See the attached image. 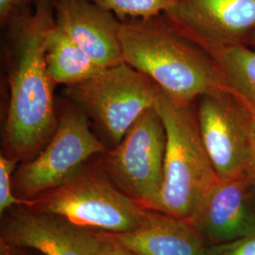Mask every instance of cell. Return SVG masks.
Returning a JSON list of instances; mask_svg holds the SVG:
<instances>
[{"label":"cell","instance_id":"obj_9","mask_svg":"<svg viewBox=\"0 0 255 255\" xmlns=\"http://www.w3.org/2000/svg\"><path fill=\"white\" fill-rule=\"evenodd\" d=\"M1 219L0 241L10 246L33 250L42 255H101V231L79 226L27 205L9 209Z\"/></svg>","mask_w":255,"mask_h":255},{"label":"cell","instance_id":"obj_14","mask_svg":"<svg viewBox=\"0 0 255 255\" xmlns=\"http://www.w3.org/2000/svg\"><path fill=\"white\" fill-rule=\"evenodd\" d=\"M46 64L52 81L64 86L84 82L103 69L56 21L46 37Z\"/></svg>","mask_w":255,"mask_h":255},{"label":"cell","instance_id":"obj_2","mask_svg":"<svg viewBox=\"0 0 255 255\" xmlns=\"http://www.w3.org/2000/svg\"><path fill=\"white\" fill-rule=\"evenodd\" d=\"M119 38L123 61L174 101L194 103L225 89L213 57L164 13L121 22Z\"/></svg>","mask_w":255,"mask_h":255},{"label":"cell","instance_id":"obj_3","mask_svg":"<svg viewBox=\"0 0 255 255\" xmlns=\"http://www.w3.org/2000/svg\"><path fill=\"white\" fill-rule=\"evenodd\" d=\"M156 109L166 131L164 182L158 211L189 219L201 194L219 176L201 140L195 102H178L161 91Z\"/></svg>","mask_w":255,"mask_h":255},{"label":"cell","instance_id":"obj_23","mask_svg":"<svg viewBox=\"0 0 255 255\" xmlns=\"http://www.w3.org/2000/svg\"><path fill=\"white\" fill-rule=\"evenodd\" d=\"M245 45L252 46V47H255V31L251 35V37L248 39V41H247Z\"/></svg>","mask_w":255,"mask_h":255},{"label":"cell","instance_id":"obj_6","mask_svg":"<svg viewBox=\"0 0 255 255\" xmlns=\"http://www.w3.org/2000/svg\"><path fill=\"white\" fill-rule=\"evenodd\" d=\"M53 136L32 160L21 163L12 175L14 195L29 201L51 191L78 172L95 156L108 147L97 136L91 121L74 104L58 114Z\"/></svg>","mask_w":255,"mask_h":255},{"label":"cell","instance_id":"obj_18","mask_svg":"<svg viewBox=\"0 0 255 255\" xmlns=\"http://www.w3.org/2000/svg\"><path fill=\"white\" fill-rule=\"evenodd\" d=\"M205 255H255V233L235 241L211 245Z\"/></svg>","mask_w":255,"mask_h":255},{"label":"cell","instance_id":"obj_17","mask_svg":"<svg viewBox=\"0 0 255 255\" xmlns=\"http://www.w3.org/2000/svg\"><path fill=\"white\" fill-rule=\"evenodd\" d=\"M18 162L4 154L0 155V215L3 216L7 211L21 205H29L30 201L17 198L12 190V175Z\"/></svg>","mask_w":255,"mask_h":255},{"label":"cell","instance_id":"obj_24","mask_svg":"<svg viewBox=\"0 0 255 255\" xmlns=\"http://www.w3.org/2000/svg\"><path fill=\"white\" fill-rule=\"evenodd\" d=\"M35 1H37V0H26V5H27V6H30V5H32Z\"/></svg>","mask_w":255,"mask_h":255},{"label":"cell","instance_id":"obj_13","mask_svg":"<svg viewBox=\"0 0 255 255\" xmlns=\"http://www.w3.org/2000/svg\"><path fill=\"white\" fill-rule=\"evenodd\" d=\"M106 234L140 255H205L210 246L190 219L156 210H148L146 219L134 231Z\"/></svg>","mask_w":255,"mask_h":255},{"label":"cell","instance_id":"obj_1","mask_svg":"<svg viewBox=\"0 0 255 255\" xmlns=\"http://www.w3.org/2000/svg\"><path fill=\"white\" fill-rule=\"evenodd\" d=\"M55 19L54 0H37L7 24L9 101L2 154L28 162L46 146L59 124L57 85L46 64V41Z\"/></svg>","mask_w":255,"mask_h":255},{"label":"cell","instance_id":"obj_20","mask_svg":"<svg viewBox=\"0 0 255 255\" xmlns=\"http://www.w3.org/2000/svg\"><path fill=\"white\" fill-rule=\"evenodd\" d=\"M103 236V243L100 255H140L128 250L126 247L120 245L117 241L105 233L101 232Z\"/></svg>","mask_w":255,"mask_h":255},{"label":"cell","instance_id":"obj_8","mask_svg":"<svg viewBox=\"0 0 255 255\" xmlns=\"http://www.w3.org/2000/svg\"><path fill=\"white\" fill-rule=\"evenodd\" d=\"M201 140L220 178L248 172L255 115L226 89L195 101Z\"/></svg>","mask_w":255,"mask_h":255},{"label":"cell","instance_id":"obj_15","mask_svg":"<svg viewBox=\"0 0 255 255\" xmlns=\"http://www.w3.org/2000/svg\"><path fill=\"white\" fill-rule=\"evenodd\" d=\"M218 65L223 86L255 116V48L247 45L210 51Z\"/></svg>","mask_w":255,"mask_h":255},{"label":"cell","instance_id":"obj_22","mask_svg":"<svg viewBox=\"0 0 255 255\" xmlns=\"http://www.w3.org/2000/svg\"><path fill=\"white\" fill-rule=\"evenodd\" d=\"M248 175L250 180L255 188V116L254 121V132H253V142H252V153H251V161L248 169Z\"/></svg>","mask_w":255,"mask_h":255},{"label":"cell","instance_id":"obj_11","mask_svg":"<svg viewBox=\"0 0 255 255\" xmlns=\"http://www.w3.org/2000/svg\"><path fill=\"white\" fill-rule=\"evenodd\" d=\"M189 219L210 246L255 233V191L248 172L218 177L201 194Z\"/></svg>","mask_w":255,"mask_h":255},{"label":"cell","instance_id":"obj_4","mask_svg":"<svg viewBox=\"0 0 255 255\" xmlns=\"http://www.w3.org/2000/svg\"><path fill=\"white\" fill-rule=\"evenodd\" d=\"M29 201L32 209L109 234L136 230L149 210L119 190L98 161L84 164L64 183Z\"/></svg>","mask_w":255,"mask_h":255},{"label":"cell","instance_id":"obj_5","mask_svg":"<svg viewBox=\"0 0 255 255\" xmlns=\"http://www.w3.org/2000/svg\"><path fill=\"white\" fill-rule=\"evenodd\" d=\"M161 91L145 74L123 62L103 68L84 82L65 86L64 93L112 148L146 110L156 106Z\"/></svg>","mask_w":255,"mask_h":255},{"label":"cell","instance_id":"obj_16","mask_svg":"<svg viewBox=\"0 0 255 255\" xmlns=\"http://www.w3.org/2000/svg\"><path fill=\"white\" fill-rule=\"evenodd\" d=\"M115 14L119 21L146 19L166 12L174 0H91Z\"/></svg>","mask_w":255,"mask_h":255},{"label":"cell","instance_id":"obj_10","mask_svg":"<svg viewBox=\"0 0 255 255\" xmlns=\"http://www.w3.org/2000/svg\"><path fill=\"white\" fill-rule=\"evenodd\" d=\"M164 14L208 53L245 45L255 31V0H174Z\"/></svg>","mask_w":255,"mask_h":255},{"label":"cell","instance_id":"obj_19","mask_svg":"<svg viewBox=\"0 0 255 255\" xmlns=\"http://www.w3.org/2000/svg\"><path fill=\"white\" fill-rule=\"evenodd\" d=\"M26 0H0V22L2 27L27 8Z\"/></svg>","mask_w":255,"mask_h":255},{"label":"cell","instance_id":"obj_12","mask_svg":"<svg viewBox=\"0 0 255 255\" xmlns=\"http://www.w3.org/2000/svg\"><path fill=\"white\" fill-rule=\"evenodd\" d=\"M54 12L57 24L101 67L124 62L115 14L91 0H54Z\"/></svg>","mask_w":255,"mask_h":255},{"label":"cell","instance_id":"obj_21","mask_svg":"<svg viewBox=\"0 0 255 255\" xmlns=\"http://www.w3.org/2000/svg\"><path fill=\"white\" fill-rule=\"evenodd\" d=\"M0 255H35L27 252V249L10 246L0 241Z\"/></svg>","mask_w":255,"mask_h":255},{"label":"cell","instance_id":"obj_7","mask_svg":"<svg viewBox=\"0 0 255 255\" xmlns=\"http://www.w3.org/2000/svg\"><path fill=\"white\" fill-rule=\"evenodd\" d=\"M165 148L166 131L155 106L146 110L119 144L97 161L119 190L147 209L158 211Z\"/></svg>","mask_w":255,"mask_h":255}]
</instances>
